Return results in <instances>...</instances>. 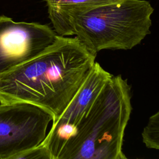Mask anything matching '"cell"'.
<instances>
[{"label":"cell","mask_w":159,"mask_h":159,"mask_svg":"<svg viewBox=\"0 0 159 159\" xmlns=\"http://www.w3.org/2000/svg\"><path fill=\"white\" fill-rule=\"evenodd\" d=\"M132 109L127 80L95 62L43 143L52 159H125L123 140Z\"/></svg>","instance_id":"obj_1"},{"label":"cell","mask_w":159,"mask_h":159,"mask_svg":"<svg viewBox=\"0 0 159 159\" xmlns=\"http://www.w3.org/2000/svg\"><path fill=\"white\" fill-rule=\"evenodd\" d=\"M95 58L76 37L57 35L41 54L0 75V104L30 103L50 113L54 122L86 80Z\"/></svg>","instance_id":"obj_2"},{"label":"cell","mask_w":159,"mask_h":159,"mask_svg":"<svg viewBox=\"0 0 159 159\" xmlns=\"http://www.w3.org/2000/svg\"><path fill=\"white\" fill-rule=\"evenodd\" d=\"M153 8L145 0H123L78 16L71 35L93 54L102 50H130L150 33Z\"/></svg>","instance_id":"obj_3"},{"label":"cell","mask_w":159,"mask_h":159,"mask_svg":"<svg viewBox=\"0 0 159 159\" xmlns=\"http://www.w3.org/2000/svg\"><path fill=\"white\" fill-rule=\"evenodd\" d=\"M53 119L50 113L30 103L1 104L0 159H14L42 143Z\"/></svg>","instance_id":"obj_4"},{"label":"cell","mask_w":159,"mask_h":159,"mask_svg":"<svg viewBox=\"0 0 159 159\" xmlns=\"http://www.w3.org/2000/svg\"><path fill=\"white\" fill-rule=\"evenodd\" d=\"M57 36L47 24L16 22L0 16V75L41 54L54 43Z\"/></svg>","instance_id":"obj_5"},{"label":"cell","mask_w":159,"mask_h":159,"mask_svg":"<svg viewBox=\"0 0 159 159\" xmlns=\"http://www.w3.org/2000/svg\"><path fill=\"white\" fill-rule=\"evenodd\" d=\"M49 18L57 35H71L73 20L79 15L101 6L123 0H45Z\"/></svg>","instance_id":"obj_6"},{"label":"cell","mask_w":159,"mask_h":159,"mask_svg":"<svg viewBox=\"0 0 159 159\" xmlns=\"http://www.w3.org/2000/svg\"><path fill=\"white\" fill-rule=\"evenodd\" d=\"M142 137L147 148L159 150V109L149 118L142 133Z\"/></svg>","instance_id":"obj_7"},{"label":"cell","mask_w":159,"mask_h":159,"mask_svg":"<svg viewBox=\"0 0 159 159\" xmlns=\"http://www.w3.org/2000/svg\"><path fill=\"white\" fill-rule=\"evenodd\" d=\"M52 159L51 155L48 150L41 143L39 145L34 147L30 150L24 152L17 156L14 159Z\"/></svg>","instance_id":"obj_8"}]
</instances>
